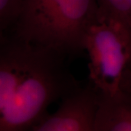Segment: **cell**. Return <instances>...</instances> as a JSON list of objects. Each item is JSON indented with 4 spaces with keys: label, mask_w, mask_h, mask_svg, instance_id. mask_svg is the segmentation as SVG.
I'll return each mask as SVG.
<instances>
[{
    "label": "cell",
    "mask_w": 131,
    "mask_h": 131,
    "mask_svg": "<svg viewBox=\"0 0 131 131\" xmlns=\"http://www.w3.org/2000/svg\"><path fill=\"white\" fill-rule=\"evenodd\" d=\"M24 0H0V38L11 31Z\"/></svg>",
    "instance_id": "obj_7"
},
{
    "label": "cell",
    "mask_w": 131,
    "mask_h": 131,
    "mask_svg": "<svg viewBox=\"0 0 131 131\" xmlns=\"http://www.w3.org/2000/svg\"><path fill=\"white\" fill-rule=\"evenodd\" d=\"M98 94L88 84L63 98L56 112L28 131H96Z\"/></svg>",
    "instance_id": "obj_4"
},
{
    "label": "cell",
    "mask_w": 131,
    "mask_h": 131,
    "mask_svg": "<svg viewBox=\"0 0 131 131\" xmlns=\"http://www.w3.org/2000/svg\"><path fill=\"white\" fill-rule=\"evenodd\" d=\"M122 90L131 93V69H127L125 73L122 82Z\"/></svg>",
    "instance_id": "obj_8"
},
{
    "label": "cell",
    "mask_w": 131,
    "mask_h": 131,
    "mask_svg": "<svg viewBox=\"0 0 131 131\" xmlns=\"http://www.w3.org/2000/svg\"><path fill=\"white\" fill-rule=\"evenodd\" d=\"M99 15L117 25L131 42L130 0H96Z\"/></svg>",
    "instance_id": "obj_6"
},
{
    "label": "cell",
    "mask_w": 131,
    "mask_h": 131,
    "mask_svg": "<svg viewBox=\"0 0 131 131\" xmlns=\"http://www.w3.org/2000/svg\"><path fill=\"white\" fill-rule=\"evenodd\" d=\"M130 11H131V0H130ZM129 69H131V59H130V66H129Z\"/></svg>",
    "instance_id": "obj_9"
},
{
    "label": "cell",
    "mask_w": 131,
    "mask_h": 131,
    "mask_svg": "<svg viewBox=\"0 0 131 131\" xmlns=\"http://www.w3.org/2000/svg\"><path fill=\"white\" fill-rule=\"evenodd\" d=\"M96 0H24L13 31L19 37L72 58L97 18Z\"/></svg>",
    "instance_id": "obj_2"
},
{
    "label": "cell",
    "mask_w": 131,
    "mask_h": 131,
    "mask_svg": "<svg viewBox=\"0 0 131 131\" xmlns=\"http://www.w3.org/2000/svg\"><path fill=\"white\" fill-rule=\"evenodd\" d=\"M67 60L13 31L0 38V131H28L80 88Z\"/></svg>",
    "instance_id": "obj_1"
},
{
    "label": "cell",
    "mask_w": 131,
    "mask_h": 131,
    "mask_svg": "<svg viewBox=\"0 0 131 131\" xmlns=\"http://www.w3.org/2000/svg\"><path fill=\"white\" fill-rule=\"evenodd\" d=\"M84 50L89 58V84L98 95L120 93L131 58V43L126 34L99 16L85 35Z\"/></svg>",
    "instance_id": "obj_3"
},
{
    "label": "cell",
    "mask_w": 131,
    "mask_h": 131,
    "mask_svg": "<svg viewBox=\"0 0 131 131\" xmlns=\"http://www.w3.org/2000/svg\"><path fill=\"white\" fill-rule=\"evenodd\" d=\"M95 126L96 131H131V93L98 95Z\"/></svg>",
    "instance_id": "obj_5"
}]
</instances>
